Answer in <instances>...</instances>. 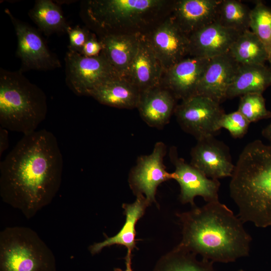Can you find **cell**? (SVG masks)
<instances>
[{
  "label": "cell",
  "mask_w": 271,
  "mask_h": 271,
  "mask_svg": "<svg viewBox=\"0 0 271 271\" xmlns=\"http://www.w3.org/2000/svg\"><path fill=\"white\" fill-rule=\"evenodd\" d=\"M63 160L54 134L24 135L0 164L2 200L27 219L49 205L61 186Z\"/></svg>",
  "instance_id": "6da1fadb"
},
{
  "label": "cell",
  "mask_w": 271,
  "mask_h": 271,
  "mask_svg": "<svg viewBox=\"0 0 271 271\" xmlns=\"http://www.w3.org/2000/svg\"><path fill=\"white\" fill-rule=\"evenodd\" d=\"M182 228L179 245L214 263H229L249 254L251 238L242 221L219 200L177 214Z\"/></svg>",
  "instance_id": "7a4b0ae2"
},
{
  "label": "cell",
  "mask_w": 271,
  "mask_h": 271,
  "mask_svg": "<svg viewBox=\"0 0 271 271\" xmlns=\"http://www.w3.org/2000/svg\"><path fill=\"white\" fill-rule=\"evenodd\" d=\"M229 191L243 223L271 226V144L256 140L245 146L231 176Z\"/></svg>",
  "instance_id": "3957f363"
},
{
  "label": "cell",
  "mask_w": 271,
  "mask_h": 271,
  "mask_svg": "<svg viewBox=\"0 0 271 271\" xmlns=\"http://www.w3.org/2000/svg\"><path fill=\"white\" fill-rule=\"evenodd\" d=\"M175 0H88L82 14L99 37L146 35L169 17Z\"/></svg>",
  "instance_id": "277c9868"
},
{
  "label": "cell",
  "mask_w": 271,
  "mask_h": 271,
  "mask_svg": "<svg viewBox=\"0 0 271 271\" xmlns=\"http://www.w3.org/2000/svg\"><path fill=\"white\" fill-rule=\"evenodd\" d=\"M46 95L22 70H0V124L27 134L36 131L47 113Z\"/></svg>",
  "instance_id": "5b68a950"
},
{
  "label": "cell",
  "mask_w": 271,
  "mask_h": 271,
  "mask_svg": "<svg viewBox=\"0 0 271 271\" xmlns=\"http://www.w3.org/2000/svg\"><path fill=\"white\" fill-rule=\"evenodd\" d=\"M0 271H56L55 258L31 228L7 227L0 233Z\"/></svg>",
  "instance_id": "8992f818"
},
{
  "label": "cell",
  "mask_w": 271,
  "mask_h": 271,
  "mask_svg": "<svg viewBox=\"0 0 271 271\" xmlns=\"http://www.w3.org/2000/svg\"><path fill=\"white\" fill-rule=\"evenodd\" d=\"M66 81L78 95H88L93 89L109 80L121 77L101 52L86 57L69 50L65 58Z\"/></svg>",
  "instance_id": "52a82bcc"
},
{
  "label": "cell",
  "mask_w": 271,
  "mask_h": 271,
  "mask_svg": "<svg viewBox=\"0 0 271 271\" xmlns=\"http://www.w3.org/2000/svg\"><path fill=\"white\" fill-rule=\"evenodd\" d=\"M224 113L220 103L199 95L182 100L174 111L181 128L197 141L214 137L220 129L219 122Z\"/></svg>",
  "instance_id": "ba28073f"
},
{
  "label": "cell",
  "mask_w": 271,
  "mask_h": 271,
  "mask_svg": "<svg viewBox=\"0 0 271 271\" xmlns=\"http://www.w3.org/2000/svg\"><path fill=\"white\" fill-rule=\"evenodd\" d=\"M166 153L165 144L162 142L156 143L150 154L138 158L136 165L128 175L129 186L134 195L145 196L150 205L156 202L158 187L172 179V173L167 171L164 163Z\"/></svg>",
  "instance_id": "9c48e42d"
},
{
  "label": "cell",
  "mask_w": 271,
  "mask_h": 271,
  "mask_svg": "<svg viewBox=\"0 0 271 271\" xmlns=\"http://www.w3.org/2000/svg\"><path fill=\"white\" fill-rule=\"evenodd\" d=\"M170 159L175 167L172 179L180 187L179 199L183 204L190 203L195 206L194 200L197 196L202 197L207 202L218 201L220 183L218 180L206 177L198 169L184 159L179 157L176 147L170 148Z\"/></svg>",
  "instance_id": "30bf717a"
},
{
  "label": "cell",
  "mask_w": 271,
  "mask_h": 271,
  "mask_svg": "<svg viewBox=\"0 0 271 271\" xmlns=\"http://www.w3.org/2000/svg\"><path fill=\"white\" fill-rule=\"evenodd\" d=\"M14 25L18 39L17 55L24 69L48 70L61 66L59 59L48 49L37 31L15 18L6 9Z\"/></svg>",
  "instance_id": "8fae6325"
},
{
  "label": "cell",
  "mask_w": 271,
  "mask_h": 271,
  "mask_svg": "<svg viewBox=\"0 0 271 271\" xmlns=\"http://www.w3.org/2000/svg\"><path fill=\"white\" fill-rule=\"evenodd\" d=\"M145 36L164 71L189 56V36L170 16Z\"/></svg>",
  "instance_id": "7c38bea8"
},
{
  "label": "cell",
  "mask_w": 271,
  "mask_h": 271,
  "mask_svg": "<svg viewBox=\"0 0 271 271\" xmlns=\"http://www.w3.org/2000/svg\"><path fill=\"white\" fill-rule=\"evenodd\" d=\"M190 155V164L209 178L231 177L233 173L235 165L228 147L214 137L198 140Z\"/></svg>",
  "instance_id": "4fadbf2b"
},
{
  "label": "cell",
  "mask_w": 271,
  "mask_h": 271,
  "mask_svg": "<svg viewBox=\"0 0 271 271\" xmlns=\"http://www.w3.org/2000/svg\"><path fill=\"white\" fill-rule=\"evenodd\" d=\"M210 59L187 57L164 72L161 86L181 100L196 95Z\"/></svg>",
  "instance_id": "5bb4252c"
},
{
  "label": "cell",
  "mask_w": 271,
  "mask_h": 271,
  "mask_svg": "<svg viewBox=\"0 0 271 271\" xmlns=\"http://www.w3.org/2000/svg\"><path fill=\"white\" fill-rule=\"evenodd\" d=\"M239 66L229 52L210 59L196 95L208 97L220 104L226 99L228 89Z\"/></svg>",
  "instance_id": "9a60e30c"
},
{
  "label": "cell",
  "mask_w": 271,
  "mask_h": 271,
  "mask_svg": "<svg viewBox=\"0 0 271 271\" xmlns=\"http://www.w3.org/2000/svg\"><path fill=\"white\" fill-rule=\"evenodd\" d=\"M240 33L214 21L188 36L189 56L211 59L227 53Z\"/></svg>",
  "instance_id": "2e32d148"
},
{
  "label": "cell",
  "mask_w": 271,
  "mask_h": 271,
  "mask_svg": "<svg viewBox=\"0 0 271 271\" xmlns=\"http://www.w3.org/2000/svg\"><path fill=\"white\" fill-rule=\"evenodd\" d=\"M164 72L145 35L141 36L138 51L124 78L142 92L161 86Z\"/></svg>",
  "instance_id": "e0dca14e"
},
{
  "label": "cell",
  "mask_w": 271,
  "mask_h": 271,
  "mask_svg": "<svg viewBox=\"0 0 271 271\" xmlns=\"http://www.w3.org/2000/svg\"><path fill=\"white\" fill-rule=\"evenodd\" d=\"M221 0H175L170 18L189 36L215 21Z\"/></svg>",
  "instance_id": "ac0fdd59"
},
{
  "label": "cell",
  "mask_w": 271,
  "mask_h": 271,
  "mask_svg": "<svg viewBox=\"0 0 271 271\" xmlns=\"http://www.w3.org/2000/svg\"><path fill=\"white\" fill-rule=\"evenodd\" d=\"M176 98L160 86L141 92L137 108L142 119L150 126L163 128L174 113Z\"/></svg>",
  "instance_id": "d6986e66"
},
{
  "label": "cell",
  "mask_w": 271,
  "mask_h": 271,
  "mask_svg": "<svg viewBox=\"0 0 271 271\" xmlns=\"http://www.w3.org/2000/svg\"><path fill=\"white\" fill-rule=\"evenodd\" d=\"M149 205L143 195L136 196V200L132 203L122 204L123 214L125 216L123 226L115 235L107 237L103 241L90 245L88 249L90 253L95 255L100 253L105 247L117 245L125 247L127 253L131 254L132 251L136 248V224Z\"/></svg>",
  "instance_id": "ffe728a7"
},
{
  "label": "cell",
  "mask_w": 271,
  "mask_h": 271,
  "mask_svg": "<svg viewBox=\"0 0 271 271\" xmlns=\"http://www.w3.org/2000/svg\"><path fill=\"white\" fill-rule=\"evenodd\" d=\"M142 35H107L99 37L104 55L122 78L138 51Z\"/></svg>",
  "instance_id": "44dd1931"
},
{
  "label": "cell",
  "mask_w": 271,
  "mask_h": 271,
  "mask_svg": "<svg viewBox=\"0 0 271 271\" xmlns=\"http://www.w3.org/2000/svg\"><path fill=\"white\" fill-rule=\"evenodd\" d=\"M141 92L124 78L107 81L91 91L92 96L101 104L119 108H137Z\"/></svg>",
  "instance_id": "7402d4cb"
},
{
  "label": "cell",
  "mask_w": 271,
  "mask_h": 271,
  "mask_svg": "<svg viewBox=\"0 0 271 271\" xmlns=\"http://www.w3.org/2000/svg\"><path fill=\"white\" fill-rule=\"evenodd\" d=\"M271 85V68L264 64L239 65L230 84L226 98L246 94H262Z\"/></svg>",
  "instance_id": "603a6c76"
},
{
  "label": "cell",
  "mask_w": 271,
  "mask_h": 271,
  "mask_svg": "<svg viewBox=\"0 0 271 271\" xmlns=\"http://www.w3.org/2000/svg\"><path fill=\"white\" fill-rule=\"evenodd\" d=\"M196 255L178 244L159 259L153 271H215L213 262Z\"/></svg>",
  "instance_id": "cb8c5ba5"
},
{
  "label": "cell",
  "mask_w": 271,
  "mask_h": 271,
  "mask_svg": "<svg viewBox=\"0 0 271 271\" xmlns=\"http://www.w3.org/2000/svg\"><path fill=\"white\" fill-rule=\"evenodd\" d=\"M229 53L239 65L264 64L268 59L264 45L250 30L240 34Z\"/></svg>",
  "instance_id": "d4e9b609"
},
{
  "label": "cell",
  "mask_w": 271,
  "mask_h": 271,
  "mask_svg": "<svg viewBox=\"0 0 271 271\" xmlns=\"http://www.w3.org/2000/svg\"><path fill=\"white\" fill-rule=\"evenodd\" d=\"M29 15L46 35L66 32L68 25L63 13L60 7L52 1H36Z\"/></svg>",
  "instance_id": "484cf974"
},
{
  "label": "cell",
  "mask_w": 271,
  "mask_h": 271,
  "mask_svg": "<svg viewBox=\"0 0 271 271\" xmlns=\"http://www.w3.org/2000/svg\"><path fill=\"white\" fill-rule=\"evenodd\" d=\"M251 9L237 0H221L215 21L222 26L242 33L249 29Z\"/></svg>",
  "instance_id": "4316f807"
},
{
  "label": "cell",
  "mask_w": 271,
  "mask_h": 271,
  "mask_svg": "<svg viewBox=\"0 0 271 271\" xmlns=\"http://www.w3.org/2000/svg\"><path fill=\"white\" fill-rule=\"evenodd\" d=\"M249 29L261 41L269 54L271 51V7L256 1L251 9Z\"/></svg>",
  "instance_id": "83f0119b"
},
{
  "label": "cell",
  "mask_w": 271,
  "mask_h": 271,
  "mask_svg": "<svg viewBox=\"0 0 271 271\" xmlns=\"http://www.w3.org/2000/svg\"><path fill=\"white\" fill-rule=\"evenodd\" d=\"M237 110L250 122L271 118L262 94L248 93L240 96Z\"/></svg>",
  "instance_id": "f1b7e54d"
},
{
  "label": "cell",
  "mask_w": 271,
  "mask_h": 271,
  "mask_svg": "<svg viewBox=\"0 0 271 271\" xmlns=\"http://www.w3.org/2000/svg\"><path fill=\"white\" fill-rule=\"evenodd\" d=\"M250 122L238 110L224 113L219 122L220 129H227L235 139L243 137L248 131Z\"/></svg>",
  "instance_id": "f546056e"
},
{
  "label": "cell",
  "mask_w": 271,
  "mask_h": 271,
  "mask_svg": "<svg viewBox=\"0 0 271 271\" xmlns=\"http://www.w3.org/2000/svg\"><path fill=\"white\" fill-rule=\"evenodd\" d=\"M66 32L69 40V49L81 54L82 48L91 33L88 29L78 26L74 28L68 26Z\"/></svg>",
  "instance_id": "4dcf8cb0"
},
{
  "label": "cell",
  "mask_w": 271,
  "mask_h": 271,
  "mask_svg": "<svg viewBox=\"0 0 271 271\" xmlns=\"http://www.w3.org/2000/svg\"><path fill=\"white\" fill-rule=\"evenodd\" d=\"M102 46L99 39L98 40L95 34L91 33L85 42L81 54L86 57L96 56L100 54Z\"/></svg>",
  "instance_id": "1f68e13d"
},
{
  "label": "cell",
  "mask_w": 271,
  "mask_h": 271,
  "mask_svg": "<svg viewBox=\"0 0 271 271\" xmlns=\"http://www.w3.org/2000/svg\"><path fill=\"white\" fill-rule=\"evenodd\" d=\"M8 130L0 127V156L8 148L9 133Z\"/></svg>",
  "instance_id": "d6a6232c"
},
{
  "label": "cell",
  "mask_w": 271,
  "mask_h": 271,
  "mask_svg": "<svg viewBox=\"0 0 271 271\" xmlns=\"http://www.w3.org/2000/svg\"><path fill=\"white\" fill-rule=\"evenodd\" d=\"M131 258H132V254L131 253H126V256L124 257L125 264V270H122L120 268H114V271H133L131 265Z\"/></svg>",
  "instance_id": "836d02e7"
},
{
  "label": "cell",
  "mask_w": 271,
  "mask_h": 271,
  "mask_svg": "<svg viewBox=\"0 0 271 271\" xmlns=\"http://www.w3.org/2000/svg\"><path fill=\"white\" fill-rule=\"evenodd\" d=\"M261 134L271 144V122L262 130Z\"/></svg>",
  "instance_id": "e575fe53"
},
{
  "label": "cell",
  "mask_w": 271,
  "mask_h": 271,
  "mask_svg": "<svg viewBox=\"0 0 271 271\" xmlns=\"http://www.w3.org/2000/svg\"><path fill=\"white\" fill-rule=\"evenodd\" d=\"M268 61L270 64V68H271V51L269 54V56H268Z\"/></svg>",
  "instance_id": "d590c367"
},
{
  "label": "cell",
  "mask_w": 271,
  "mask_h": 271,
  "mask_svg": "<svg viewBox=\"0 0 271 271\" xmlns=\"http://www.w3.org/2000/svg\"><path fill=\"white\" fill-rule=\"evenodd\" d=\"M237 271H244V270L242 269H240L238 270Z\"/></svg>",
  "instance_id": "8d00e7d4"
}]
</instances>
